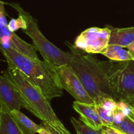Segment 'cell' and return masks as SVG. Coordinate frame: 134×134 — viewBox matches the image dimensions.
Masks as SVG:
<instances>
[{"label":"cell","instance_id":"obj_1","mask_svg":"<svg viewBox=\"0 0 134 134\" xmlns=\"http://www.w3.org/2000/svg\"><path fill=\"white\" fill-rule=\"evenodd\" d=\"M66 44L72 56L70 65L95 103L97 104L104 98L116 101L104 61L99 60L69 43Z\"/></svg>","mask_w":134,"mask_h":134},{"label":"cell","instance_id":"obj_2","mask_svg":"<svg viewBox=\"0 0 134 134\" xmlns=\"http://www.w3.org/2000/svg\"><path fill=\"white\" fill-rule=\"evenodd\" d=\"M0 51L7 63L17 67L49 102L63 95V89L59 82L56 69L44 60L31 58L11 48L0 47Z\"/></svg>","mask_w":134,"mask_h":134},{"label":"cell","instance_id":"obj_3","mask_svg":"<svg viewBox=\"0 0 134 134\" xmlns=\"http://www.w3.org/2000/svg\"><path fill=\"white\" fill-rule=\"evenodd\" d=\"M8 68L4 71V76L9 78L17 86L21 94L31 108L30 112L42 121L47 123L62 134H72L64 127L54 113L50 102L32 85L22 72L11 63H7Z\"/></svg>","mask_w":134,"mask_h":134},{"label":"cell","instance_id":"obj_4","mask_svg":"<svg viewBox=\"0 0 134 134\" xmlns=\"http://www.w3.org/2000/svg\"><path fill=\"white\" fill-rule=\"evenodd\" d=\"M9 5L24 17L26 22L27 28L23 31L31 38L33 45L41 54L45 62L55 69L70 64L72 58L71 53L62 51L47 40L39 30L37 20L30 13L25 11L18 4L9 3Z\"/></svg>","mask_w":134,"mask_h":134},{"label":"cell","instance_id":"obj_5","mask_svg":"<svg viewBox=\"0 0 134 134\" xmlns=\"http://www.w3.org/2000/svg\"><path fill=\"white\" fill-rule=\"evenodd\" d=\"M104 63L117 102L134 96V60Z\"/></svg>","mask_w":134,"mask_h":134},{"label":"cell","instance_id":"obj_6","mask_svg":"<svg viewBox=\"0 0 134 134\" xmlns=\"http://www.w3.org/2000/svg\"><path fill=\"white\" fill-rule=\"evenodd\" d=\"M110 35L109 27H89L76 37L74 46L87 54H102L109 45Z\"/></svg>","mask_w":134,"mask_h":134},{"label":"cell","instance_id":"obj_7","mask_svg":"<svg viewBox=\"0 0 134 134\" xmlns=\"http://www.w3.org/2000/svg\"><path fill=\"white\" fill-rule=\"evenodd\" d=\"M56 71L61 87L70 93L76 101L87 104H95L70 64L59 67Z\"/></svg>","mask_w":134,"mask_h":134},{"label":"cell","instance_id":"obj_8","mask_svg":"<svg viewBox=\"0 0 134 134\" xmlns=\"http://www.w3.org/2000/svg\"><path fill=\"white\" fill-rule=\"evenodd\" d=\"M0 103L9 112L24 107L30 112L31 108L15 85L5 76L0 75Z\"/></svg>","mask_w":134,"mask_h":134},{"label":"cell","instance_id":"obj_9","mask_svg":"<svg viewBox=\"0 0 134 134\" xmlns=\"http://www.w3.org/2000/svg\"><path fill=\"white\" fill-rule=\"evenodd\" d=\"M2 35H7L9 37V44L8 48H13L31 58L39 59L36 48L33 44H29L22 40L15 33L11 31L7 26L0 24V37Z\"/></svg>","mask_w":134,"mask_h":134},{"label":"cell","instance_id":"obj_10","mask_svg":"<svg viewBox=\"0 0 134 134\" xmlns=\"http://www.w3.org/2000/svg\"><path fill=\"white\" fill-rule=\"evenodd\" d=\"M73 108L80 115V120L86 125L96 130L103 128L95 104H87L75 101L73 103Z\"/></svg>","mask_w":134,"mask_h":134},{"label":"cell","instance_id":"obj_11","mask_svg":"<svg viewBox=\"0 0 134 134\" xmlns=\"http://www.w3.org/2000/svg\"><path fill=\"white\" fill-rule=\"evenodd\" d=\"M108 27L110 30L109 44H115L126 48L134 41V27L125 28Z\"/></svg>","mask_w":134,"mask_h":134},{"label":"cell","instance_id":"obj_12","mask_svg":"<svg viewBox=\"0 0 134 134\" xmlns=\"http://www.w3.org/2000/svg\"><path fill=\"white\" fill-rule=\"evenodd\" d=\"M95 106L104 126H112L117 108L116 101L111 98H104Z\"/></svg>","mask_w":134,"mask_h":134},{"label":"cell","instance_id":"obj_13","mask_svg":"<svg viewBox=\"0 0 134 134\" xmlns=\"http://www.w3.org/2000/svg\"><path fill=\"white\" fill-rule=\"evenodd\" d=\"M10 113L16 124L23 134L38 133L42 128L40 125L34 122L19 110H13Z\"/></svg>","mask_w":134,"mask_h":134},{"label":"cell","instance_id":"obj_14","mask_svg":"<svg viewBox=\"0 0 134 134\" xmlns=\"http://www.w3.org/2000/svg\"><path fill=\"white\" fill-rule=\"evenodd\" d=\"M0 134H23L13 120L11 113L2 107L0 116Z\"/></svg>","mask_w":134,"mask_h":134},{"label":"cell","instance_id":"obj_15","mask_svg":"<svg viewBox=\"0 0 134 134\" xmlns=\"http://www.w3.org/2000/svg\"><path fill=\"white\" fill-rule=\"evenodd\" d=\"M102 54L113 62H126L134 60L128 50L115 44H109Z\"/></svg>","mask_w":134,"mask_h":134},{"label":"cell","instance_id":"obj_16","mask_svg":"<svg viewBox=\"0 0 134 134\" xmlns=\"http://www.w3.org/2000/svg\"><path fill=\"white\" fill-rule=\"evenodd\" d=\"M111 127L124 134H134V113L131 111L128 115L123 116L120 122L113 124Z\"/></svg>","mask_w":134,"mask_h":134},{"label":"cell","instance_id":"obj_17","mask_svg":"<svg viewBox=\"0 0 134 134\" xmlns=\"http://www.w3.org/2000/svg\"><path fill=\"white\" fill-rule=\"evenodd\" d=\"M70 121L76 130V134H104L103 128L96 130L86 125L81 120L74 117L70 118Z\"/></svg>","mask_w":134,"mask_h":134},{"label":"cell","instance_id":"obj_18","mask_svg":"<svg viewBox=\"0 0 134 134\" xmlns=\"http://www.w3.org/2000/svg\"><path fill=\"white\" fill-rule=\"evenodd\" d=\"M7 27L13 32H14V31H17L20 28L22 29L23 30H26L27 28L26 20L24 18V17L20 14H19L18 18H17V19L12 18L10 22H9V23H8Z\"/></svg>","mask_w":134,"mask_h":134},{"label":"cell","instance_id":"obj_19","mask_svg":"<svg viewBox=\"0 0 134 134\" xmlns=\"http://www.w3.org/2000/svg\"><path fill=\"white\" fill-rule=\"evenodd\" d=\"M5 4L3 1L0 2V24L3 26H7L8 23L6 19V11L4 8V5Z\"/></svg>","mask_w":134,"mask_h":134},{"label":"cell","instance_id":"obj_20","mask_svg":"<svg viewBox=\"0 0 134 134\" xmlns=\"http://www.w3.org/2000/svg\"><path fill=\"white\" fill-rule=\"evenodd\" d=\"M104 134H124L111 126H103Z\"/></svg>","mask_w":134,"mask_h":134},{"label":"cell","instance_id":"obj_21","mask_svg":"<svg viewBox=\"0 0 134 134\" xmlns=\"http://www.w3.org/2000/svg\"><path fill=\"white\" fill-rule=\"evenodd\" d=\"M40 126H41V127H42V128H44L45 129H46L47 130H48L50 133H52V134H62V133H60L59 132H58L56 130H55V128H53L51 125H49V124H47V123L45 122L42 121V123H41Z\"/></svg>","mask_w":134,"mask_h":134},{"label":"cell","instance_id":"obj_22","mask_svg":"<svg viewBox=\"0 0 134 134\" xmlns=\"http://www.w3.org/2000/svg\"><path fill=\"white\" fill-rule=\"evenodd\" d=\"M126 48L128 50L130 53L131 54V55L134 58V41L133 42V43H131L130 44H129V45L126 47Z\"/></svg>","mask_w":134,"mask_h":134},{"label":"cell","instance_id":"obj_23","mask_svg":"<svg viewBox=\"0 0 134 134\" xmlns=\"http://www.w3.org/2000/svg\"><path fill=\"white\" fill-rule=\"evenodd\" d=\"M123 102H126L127 104H128L129 105L131 106V107H134V96L131 97V98H128V99H126V100H125V101H123Z\"/></svg>","mask_w":134,"mask_h":134},{"label":"cell","instance_id":"obj_24","mask_svg":"<svg viewBox=\"0 0 134 134\" xmlns=\"http://www.w3.org/2000/svg\"><path fill=\"white\" fill-rule=\"evenodd\" d=\"M39 134H52L50 133L48 130H47L46 129H45L44 128H41V129L38 131V133Z\"/></svg>","mask_w":134,"mask_h":134},{"label":"cell","instance_id":"obj_25","mask_svg":"<svg viewBox=\"0 0 134 134\" xmlns=\"http://www.w3.org/2000/svg\"><path fill=\"white\" fill-rule=\"evenodd\" d=\"M130 107H131V106H130ZM131 111H132V112L134 113V107H131Z\"/></svg>","mask_w":134,"mask_h":134},{"label":"cell","instance_id":"obj_26","mask_svg":"<svg viewBox=\"0 0 134 134\" xmlns=\"http://www.w3.org/2000/svg\"><path fill=\"white\" fill-rule=\"evenodd\" d=\"M1 103H0V116H1Z\"/></svg>","mask_w":134,"mask_h":134},{"label":"cell","instance_id":"obj_27","mask_svg":"<svg viewBox=\"0 0 134 134\" xmlns=\"http://www.w3.org/2000/svg\"><path fill=\"white\" fill-rule=\"evenodd\" d=\"M1 1H1V0H0V2H1Z\"/></svg>","mask_w":134,"mask_h":134}]
</instances>
